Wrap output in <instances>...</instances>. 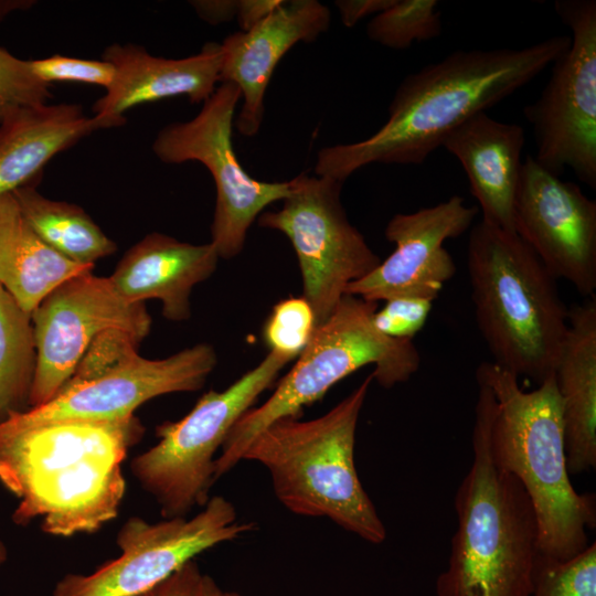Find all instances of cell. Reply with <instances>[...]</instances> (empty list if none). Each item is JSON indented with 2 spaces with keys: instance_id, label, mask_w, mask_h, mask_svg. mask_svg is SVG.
<instances>
[{
  "instance_id": "obj_22",
  "label": "cell",
  "mask_w": 596,
  "mask_h": 596,
  "mask_svg": "<svg viewBox=\"0 0 596 596\" xmlns=\"http://www.w3.org/2000/svg\"><path fill=\"white\" fill-rule=\"evenodd\" d=\"M570 475L596 467V299L568 308V328L554 371Z\"/></svg>"
},
{
  "instance_id": "obj_14",
  "label": "cell",
  "mask_w": 596,
  "mask_h": 596,
  "mask_svg": "<svg viewBox=\"0 0 596 596\" xmlns=\"http://www.w3.org/2000/svg\"><path fill=\"white\" fill-rule=\"evenodd\" d=\"M216 364V352L209 343H198L163 359L137 354L100 375L65 385L47 403L2 423L30 427L64 421L124 419L153 397L199 391Z\"/></svg>"
},
{
  "instance_id": "obj_33",
  "label": "cell",
  "mask_w": 596,
  "mask_h": 596,
  "mask_svg": "<svg viewBox=\"0 0 596 596\" xmlns=\"http://www.w3.org/2000/svg\"><path fill=\"white\" fill-rule=\"evenodd\" d=\"M395 0H338V8L341 21L347 28L354 26L360 20L376 15L386 10Z\"/></svg>"
},
{
  "instance_id": "obj_2",
  "label": "cell",
  "mask_w": 596,
  "mask_h": 596,
  "mask_svg": "<svg viewBox=\"0 0 596 596\" xmlns=\"http://www.w3.org/2000/svg\"><path fill=\"white\" fill-rule=\"evenodd\" d=\"M145 432L134 415L114 422L0 424V482L17 499L12 521L46 534H91L114 520L126 492L123 462Z\"/></svg>"
},
{
  "instance_id": "obj_9",
  "label": "cell",
  "mask_w": 596,
  "mask_h": 596,
  "mask_svg": "<svg viewBox=\"0 0 596 596\" xmlns=\"http://www.w3.org/2000/svg\"><path fill=\"white\" fill-rule=\"evenodd\" d=\"M554 9L572 31L571 44L552 64L539 98L525 106L536 153L560 177L566 168L596 189V1L556 0Z\"/></svg>"
},
{
  "instance_id": "obj_31",
  "label": "cell",
  "mask_w": 596,
  "mask_h": 596,
  "mask_svg": "<svg viewBox=\"0 0 596 596\" xmlns=\"http://www.w3.org/2000/svg\"><path fill=\"white\" fill-rule=\"evenodd\" d=\"M433 300L417 297L389 299L374 312L373 324L384 336L411 340L424 328Z\"/></svg>"
},
{
  "instance_id": "obj_29",
  "label": "cell",
  "mask_w": 596,
  "mask_h": 596,
  "mask_svg": "<svg viewBox=\"0 0 596 596\" xmlns=\"http://www.w3.org/2000/svg\"><path fill=\"white\" fill-rule=\"evenodd\" d=\"M51 98V84L34 74L30 61L0 47V121L19 108L42 106Z\"/></svg>"
},
{
  "instance_id": "obj_19",
  "label": "cell",
  "mask_w": 596,
  "mask_h": 596,
  "mask_svg": "<svg viewBox=\"0 0 596 596\" xmlns=\"http://www.w3.org/2000/svg\"><path fill=\"white\" fill-rule=\"evenodd\" d=\"M220 256L210 243L191 244L162 233H150L120 258L109 279L129 302L157 299L171 321L191 317V292L215 272Z\"/></svg>"
},
{
  "instance_id": "obj_5",
  "label": "cell",
  "mask_w": 596,
  "mask_h": 596,
  "mask_svg": "<svg viewBox=\"0 0 596 596\" xmlns=\"http://www.w3.org/2000/svg\"><path fill=\"white\" fill-rule=\"evenodd\" d=\"M467 269L492 362L538 384L553 375L568 328L556 278L515 233L482 220L469 233Z\"/></svg>"
},
{
  "instance_id": "obj_36",
  "label": "cell",
  "mask_w": 596,
  "mask_h": 596,
  "mask_svg": "<svg viewBox=\"0 0 596 596\" xmlns=\"http://www.w3.org/2000/svg\"><path fill=\"white\" fill-rule=\"evenodd\" d=\"M34 3L30 0H0V22L13 11L29 9Z\"/></svg>"
},
{
  "instance_id": "obj_1",
  "label": "cell",
  "mask_w": 596,
  "mask_h": 596,
  "mask_svg": "<svg viewBox=\"0 0 596 596\" xmlns=\"http://www.w3.org/2000/svg\"><path fill=\"white\" fill-rule=\"evenodd\" d=\"M571 44L555 35L525 47L456 50L408 74L373 135L352 143L323 147L315 172L343 183L372 164H421L447 135L525 86Z\"/></svg>"
},
{
  "instance_id": "obj_16",
  "label": "cell",
  "mask_w": 596,
  "mask_h": 596,
  "mask_svg": "<svg viewBox=\"0 0 596 596\" xmlns=\"http://www.w3.org/2000/svg\"><path fill=\"white\" fill-rule=\"evenodd\" d=\"M477 213L462 196L453 195L413 213L395 214L384 232L395 249L370 274L350 284L345 294L373 302L398 297L434 301L456 273L444 242L464 234Z\"/></svg>"
},
{
  "instance_id": "obj_13",
  "label": "cell",
  "mask_w": 596,
  "mask_h": 596,
  "mask_svg": "<svg viewBox=\"0 0 596 596\" xmlns=\"http://www.w3.org/2000/svg\"><path fill=\"white\" fill-rule=\"evenodd\" d=\"M36 368L30 407L51 401L73 375L93 341L120 330L140 343L151 317L145 304L123 298L109 277L86 272L51 291L31 313Z\"/></svg>"
},
{
  "instance_id": "obj_34",
  "label": "cell",
  "mask_w": 596,
  "mask_h": 596,
  "mask_svg": "<svg viewBox=\"0 0 596 596\" xmlns=\"http://www.w3.org/2000/svg\"><path fill=\"white\" fill-rule=\"evenodd\" d=\"M196 14L210 24L228 22L236 18L238 1L195 0L190 1Z\"/></svg>"
},
{
  "instance_id": "obj_3",
  "label": "cell",
  "mask_w": 596,
  "mask_h": 596,
  "mask_svg": "<svg viewBox=\"0 0 596 596\" xmlns=\"http://www.w3.org/2000/svg\"><path fill=\"white\" fill-rule=\"evenodd\" d=\"M472 462L460 482L457 528L437 596H531L539 554L538 524L521 482L492 458L490 430L496 398L477 380Z\"/></svg>"
},
{
  "instance_id": "obj_26",
  "label": "cell",
  "mask_w": 596,
  "mask_h": 596,
  "mask_svg": "<svg viewBox=\"0 0 596 596\" xmlns=\"http://www.w3.org/2000/svg\"><path fill=\"white\" fill-rule=\"evenodd\" d=\"M436 0H395L366 25L368 38L389 49L405 50L414 42L433 40L441 33Z\"/></svg>"
},
{
  "instance_id": "obj_39",
  "label": "cell",
  "mask_w": 596,
  "mask_h": 596,
  "mask_svg": "<svg viewBox=\"0 0 596 596\" xmlns=\"http://www.w3.org/2000/svg\"><path fill=\"white\" fill-rule=\"evenodd\" d=\"M225 596H241V595H238L236 593H225Z\"/></svg>"
},
{
  "instance_id": "obj_25",
  "label": "cell",
  "mask_w": 596,
  "mask_h": 596,
  "mask_svg": "<svg viewBox=\"0 0 596 596\" xmlns=\"http://www.w3.org/2000/svg\"><path fill=\"white\" fill-rule=\"evenodd\" d=\"M35 368L31 313L0 285V424L30 408Z\"/></svg>"
},
{
  "instance_id": "obj_6",
  "label": "cell",
  "mask_w": 596,
  "mask_h": 596,
  "mask_svg": "<svg viewBox=\"0 0 596 596\" xmlns=\"http://www.w3.org/2000/svg\"><path fill=\"white\" fill-rule=\"evenodd\" d=\"M372 373L320 417L279 418L248 445L243 460L269 472L277 499L292 513L324 517L366 542L380 544L386 529L354 464L355 432Z\"/></svg>"
},
{
  "instance_id": "obj_10",
  "label": "cell",
  "mask_w": 596,
  "mask_h": 596,
  "mask_svg": "<svg viewBox=\"0 0 596 596\" xmlns=\"http://www.w3.org/2000/svg\"><path fill=\"white\" fill-rule=\"evenodd\" d=\"M240 99L234 83H221L194 118L167 125L152 143L155 155L164 163L198 161L210 171L216 191L211 243L225 259L243 251L248 228L264 209L291 191L290 180H257L237 160L232 131Z\"/></svg>"
},
{
  "instance_id": "obj_35",
  "label": "cell",
  "mask_w": 596,
  "mask_h": 596,
  "mask_svg": "<svg viewBox=\"0 0 596 596\" xmlns=\"http://www.w3.org/2000/svg\"><path fill=\"white\" fill-rule=\"evenodd\" d=\"M283 0H241L236 20L241 31H248L268 17Z\"/></svg>"
},
{
  "instance_id": "obj_4",
  "label": "cell",
  "mask_w": 596,
  "mask_h": 596,
  "mask_svg": "<svg viewBox=\"0 0 596 596\" xmlns=\"http://www.w3.org/2000/svg\"><path fill=\"white\" fill-rule=\"evenodd\" d=\"M476 380L496 398L491 455L521 482L532 502L539 553L556 560L577 555L588 546L587 530L596 525L595 496L578 493L571 482L554 374L528 392L515 374L482 362Z\"/></svg>"
},
{
  "instance_id": "obj_21",
  "label": "cell",
  "mask_w": 596,
  "mask_h": 596,
  "mask_svg": "<svg viewBox=\"0 0 596 596\" xmlns=\"http://www.w3.org/2000/svg\"><path fill=\"white\" fill-rule=\"evenodd\" d=\"M125 123V116L89 117L66 103L12 111L0 121V196L35 185L44 166L82 138Z\"/></svg>"
},
{
  "instance_id": "obj_20",
  "label": "cell",
  "mask_w": 596,
  "mask_h": 596,
  "mask_svg": "<svg viewBox=\"0 0 596 596\" xmlns=\"http://www.w3.org/2000/svg\"><path fill=\"white\" fill-rule=\"evenodd\" d=\"M524 141L520 125L481 111L450 131L441 143L464 167L482 221L508 233H515L514 202Z\"/></svg>"
},
{
  "instance_id": "obj_17",
  "label": "cell",
  "mask_w": 596,
  "mask_h": 596,
  "mask_svg": "<svg viewBox=\"0 0 596 596\" xmlns=\"http://www.w3.org/2000/svg\"><path fill=\"white\" fill-rule=\"evenodd\" d=\"M331 13L317 0L281 3L248 31L235 32L221 43L220 83H234L243 98L236 128L255 136L263 123L265 93L283 56L299 42H313L328 31Z\"/></svg>"
},
{
  "instance_id": "obj_8",
  "label": "cell",
  "mask_w": 596,
  "mask_h": 596,
  "mask_svg": "<svg viewBox=\"0 0 596 596\" xmlns=\"http://www.w3.org/2000/svg\"><path fill=\"white\" fill-rule=\"evenodd\" d=\"M290 361L274 352L224 391H209L181 419L156 428L159 441L136 456L131 472L155 498L163 519L187 517L209 501L215 454L235 423L254 406Z\"/></svg>"
},
{
  "instance_id": "obj_24",
  "label": "cell",
  "mask_w": 596,
  "mask_h": 596,
  "mask_svg": "<svg viewBox=\"0 0 596 596\" xmlns=\"http://www.w3.org/2000/svg\"><path fill=\"white\" fill-rule=\"evenodd\" d=\"M11 194L29 225L63 257L81 265H95L116 252V243L81 206L49 199L35 185Z\"/></svg>"
},
{
  "instance_id": "obj_37",
  "label": "cell",
  "mask_w": 596,
  "mask_h": 596,
  "mask_svg": "<svg viewBox=\"0 0 596 596\" xmlns=\"http://www.w3.org/2000/svg\"><path fill=\"white\" fill-rule=\"evenodd\" d=\"M202 596H225V593L222 592L214 581L206 575Z\"/></svg>"
},
{
  "instance_id": "obj_18",
  "label": "cell",
  "mask_w": 596,
  "mask_h": 596,
  "mask_svg": "<svg viewBox=\"0 0 596 596\" xmlns=\"http://www.w3.org/2000/svg\"><path fill=\"white\" fill-rule=\"evenodd\" d=\"M221 43L207 42L198 54L183 58L153 56L136 44H113L103 60L115 67V78L93 106L95 115L124 116L135 106L168 97L187 96L204 103L220 83Z\"/></svg>"
},
{
  "instance_id": "obj_28",
  "label": "cell",
  "mask_w": 596,
  "mask_h": 596,
  "mask_svg": "<svg viewBox=\"0 0 596 596\" xmlns=\"http://www.w3.org/2000/svg\"><path fill=\"white\" fill-rule=\"evenodd\" d=\"M316 327L310 304L302 296L288 297L273 307L263 326L262 337L268 352L292 361L307 347Z\"/></svg>"
},
{
  "instance_id": "obj_15",
  "label": "cell",
  "mask_w": 596,
  "mask_h": 596,
  "mask_svg": "<svg viewBox=\"0 0 596 596\" xmlns=\"http://www.w3.org/2000/svg\"><path fill=\"white\" fill-rule=\"evenodd\" d=\"M517 235L582 296L596 290V201L526 156L514 202Z\"/></svg>"
},
{
  "instance_id": "obj_12",
  "label": "cell",
  "mask_w": 596,
  "mask_h": 596,
  "mask_svg": "<svg viewBox=\"0 0 596 596\" xmlns=\"http://www.w3.org/2000/svg\"><path fill=\"white\" fill-rule=\"evenodd\" d=\"M255 530L241 522L234 505L213 496L191 518L149 523L129 518L118 531L120 555L89 574H66L53 596H137L155 587L196 555Z\"/></svg>"
},
{
  "instance_id": "obj_11",
  "label": "cell",
  "mask_w": 596,
  "mask_h": 596,
  "mask_svg": "<svg viewBox=\"0 0 596 596\" xmlns=\"http://www.w3.org/2000/svg\"><path fill=\"white\" fill-rule=\"evenodd\" d=\"M290 182L281 209L263 212L258 225L290 241L301 272L302 297L319 326L331 316L348 286L370 274L381 259L348 220L340 200L343 183L306 172Z\"/></svg>"
},
{
  "instance_id": "obj_30",
  "label": "cell",
  "mask_w": 596,
  "mask_h": 596,
  "mask_svg": "<svg viewBox=\"0 0 596 596\" xmlns=\"http://www.w3.org/2000/svg\"><path fill=\"white\" fill-rule=\"evenodd\" d=\"M30 65L34 74L47 84L75 82L98 85L107 89L115 78V67L105 60H84L56 54L31 60Z\"/></svg>"
},
{
  "instance_id": "obj_7",
  "label": "cell",
  "mask_w": 596,
  "mask_h": 596,
  "mask_svg": "<svg viewBox=\"0 0 596 596\" xmlns=\"http://www.w3.org/2000/svg\"><path fill=\"white\" fill-rule=\"evenodd\" d=\"M376 309L377 302L343 295L273 394L232 427L215 459V481L243 460L265 427L283 417H300L305 406L356 370L373 365V380L385 389L406 382L418 370L421 355L413 341L392 339L374 327Z\"/></svg>"
},
{
  "instance_id": "obj_38",
  "label": "cell",
  "mask_w": 596,
  "mask_h": 596,
  "mask_svg": "<svg viewBox=\"0 0 596 596\" xmlns=\"http://www.w3.org/2000/svg\"><path fill=\"white\" fill-rule=\"evenodd\" d=\"M8 558V549L6 544L0 540V566L6 563Z\"/></svg>"
},
{
  "instance_id": "obj_32",
  "label": "cell",
  "mask_w": 596,
  "mask_h": 596,
  "mask_svg": "<svg viewBox=\"0 0 596 596\" xmlns=\"http://www.w3.org/2000/svg\"><path fill=\"white\" fill-rule=\"evenodd\" d=\"M206 575L194 560L188 562L171 576L137 596H202Z\"/></svg>"
},
{
  "instance_id": "obj_23",
  "label": "cell",
  "mask_w": 596,
  "mask_h": 596,
  "mask_svg": "<svg viewBox=\"0 0 596 596\" xmlns=\"http://www.w3.org/2000/svg\"><path fill=\"white\" fill-rule=\"evenodd\" d=\"M94 265L74 263L51 248L23 217L14 196H0V285L29 313L70 278Z\"/></svg>"
},
{
  "instance_id": "obj_27",
  "label": "cell",
  "mask_w": 596,
  "mask_h": 596,
  "mask_svg": "<svg viewBox=\"0 0 596 596\" xmlns=\"http://www.w3.org/2000/svg\"><path fill=\"white\" fill-rule=\"evenodd\" d=\"M531 596H596V544L556 560L538 554Z\"/></svg>"
}]
</instances>
